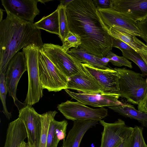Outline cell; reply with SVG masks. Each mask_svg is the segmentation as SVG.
I'll use <instances>...</instances> for the list:
<instances>
[{
  "instance_id": "484cf974",
  "label": "cell",
  "mask_w": 147,
  "mask_h": 147,
  "mask_svg": "<svg viewBox=\"0 0 147 147\" xmlns=\"http://www.w3.org/2000/svg\"><path fill=\"white\" fill-rule=\"evenodd\" d=\"M120 50L123 57L134 62L139 67L143 76H147V65L139 53L134 50Z\"/></svg>"
},
{
  "instance_id": "5b68a950",
  "label": "cell",
  "mask_w": 147,
  "mask_h": 147,
  "mask_svg": "<svg viewBox=\"0 0 147 147\" xmlns=\"http://www.w3.org/2000/svg\"><path fill=\"white\" fill-rule=\"evenodd\" d=\"M40 79L43 89L57 92L67 89L69 78L40 49L38 54Z\"/></svg>"
},
{
  "instance_id": "f1b7e54d",
  "label": "cell",
  "mask_w": 147,
  "mask_h": 147,
  "mask_svg": "<svg viewBox=\"0 0 147 147\" xmlns=\"http://www.w3.org/2000/svg\"><path fill=\"white\" fill-rule=\"evenodd\" d=\"M62 49L67 52L72 47L77 49L82 43L81 38L78 34L70 31L67 37L62 42Z\"/></svg>"
},
{
  "instance_id": "f35d334b",
  "label": "cell",
  "mask_w": 147,
  "mask_h": 147,
  "mask_svg": "<svg viewBox=\"0 0 147 147\" xmlns=\"http://www.w3.org/2000/svg\"><path fill=\"white\" fill-rule=\"evenodd\" d=\"M52 0H38V2H40L42 3L45 4V3L49 2V1H52Z\"/></svg>"
},
{
  "instance_id": "7a4b0ae2",
  "label": "cell",
  "mask_w": 147,
  "mask_h": 147,
  "mask_svg": "<svg viewBox=\"0 0 147 147\" xmlns=\"http://www.w3.org/2000/svg\"><path fill=\"white\" fill-rule=\"evenodd\" d=\"M6 13L0 21V72L5 74L11 60L21 49L30 45L41 49L44 44L40 29L33 23Z\"/></svg>"
},
{
  "instance_id": "4dcf8cb0",
  "label": "cell",
  "mask_w": 147,
  "mask_h": 147,
  "mask_svg": "<svg viewBox=\"0 0 147 147\" xmlns=\"http://www.w3.org/2000/svg\"><path fill=\"white\" fill-rule=\"evenodd\" d=\"M112 40L113 47L117 48L120 50H134L128 45L121 40L113 37Z\"/></svg>"
},
{
  "instance_id": "4fadbf2b",
  "label": "cell",
  "mask_w": 147,
  "mask_h": 147,
  "mask_svg": "<svg viewBox=\"0 0 147 147\" xmlns=\"http://www.w3.org/2000/svg\"><path fill=\"white\" fill-rule=\"evenodd\" d=\"M83 66L102 86L104 94H119L120 76L114 69H103L82 63Z\"/></svg>"
},
{
  "instance_id": "f546056e",
  "label": "cell",
  "mask_w": 147,
  "mask_h": 147,
  "mask_svg": "<svg viewBox=\"0 0 147 147\" xmlns=\"http://www.w3.org/2000/svg\"><path fill=\"white\" fill-rule=\"evenodd\" d=\"M110 59L111 62L114 66L121 67L125 66L130 68H132L131 62L125 57L119 56L111 51H109L106 56Z\"/></svg>"
},
{
  "instance_id": "8992f818",
  "label": "cell",
  "mask_w": 147,
  "mask_h": 147,
  "mask_svg": "<svg viewBox=\"0 0 147 147\" xmlns=\"http://www.w3.org/2000/svg\"><path fill=\"white\" fill-rule=\"evenodd\" d=\"M41 50L68 78L84 68L82 63L65 51L61 46L52 43H44Z\"/></svg>"
},
{
  "instance_id": "44dd1931",
  "label": "cell",
  "mask_w": 147,
  "mask_h": 147,
  "mask_svg": "<svg viewBox=\"0 0 147 147\" xmlns=\"http://www.w3.org/2000/svg\"><path fill=\"white\" fill-rule=\"evenodd\" d=\"M120 115L138 121L143 127L147 128V113L136 109L128 103L108 107Z\"/></svg>"
},
{
  "instance_id": "ab89813d",
  "label": "cell",
  "mask_w": 147,
  "mask_h": 147,
  "mask_svg": "<svg viewBox=\"0 0 147 147\" xmlns=\"http://www.w3.org/2000/svg\"><path fill=\"white\" fill-rule=\"evenodd\" d=\"M2 10L1 11V9H0V21L2 20H3V11H2Z\"/></svg>"
},
{
  "instance_id": "d6986e66",
  "label": "cell",
  "mask_w": 147,
  "mask_h": 147,
  "mask_svg": "<svg viewBox=\"0 0 147 147\" xmlns=\"http://www.w3.org/2000/svg\"><path fill=\"white\" fill-rule=\"evenodd\" d=\"M108 32L111 36L126 43L140 54L147 55V45L139 40L136 36L122 28L114 25L108 29Z\"/></svg>"
},
{
  "instance_id": "ac0fdd59",
  "label": "cell",
  "mask_w": 147,
  "mask_h": 147,
  "mask_svg": "<svg viewBox=\"0 0 147 147\" xmlns=\"http://www.w3.org/2000/svg\"><path fill=\"white\" fill-rule=\"evenodd\" d=\"M27 138L25 125L18 117L8 124L3 147H20Z\"/></svg>"
},
{
  "instance_id": "e0dca14e",
  "label": "cell",
  "mask_w": 147,
  "mask_h": 147,
  "mask_svg": "<svg viewBox=\"0 0 147 147\" xmlns=\"http://www.w3.org/2000/svg\"><path fill=\"white\" fill-rule=\"evenodd\" d=\"M98 121L94 120H75L64 140L63 147H80L82 140L86 132L95 126Z\"/></svg>"
},
{
  "instance_id": "60d3db41",
  "label": "cell",
  "mask_w": 147,
  "mask_h": 147,
  "mask_svg": "<svg viewBox=\"0 0 147 147\" xmlns=\"http://www.w3.org/2000/svg\"><path fill=\"white\" fill-rule=\"evenodd\" d=\"M146 82L147 83V78H146Z\"/></svg>"
},
{
  "instance_id": "1f68e13d",
  "label": "cell",
  "mask_w": 147,
  "mask_h": 147,
  "mask_svg": "<svg viewBox=\"0 0 147 147\" xmlns=\"http://www.w3.org/2000/svg\"><path fill=\"white\" fill-rule=\"evenodd\" d=\"M138 28L143 35V40L147 45V17L140 21L137 22Z\"/></svg>"
},
{
  "instance_id": "d6a6232c",
  "label": "cell",
  "mask_w": 147,
  "mask_h": 147,
  "mask_svg": "<svg viewBox=\"0 0 147 147\" xmlns=\"http://www.w3.org/2000/svg\"><path fill=\"white\" fill-rule=\"evenodd\" d=\"M93 1L97 9L112 8L111 0H94Z\"/></svg>"
},
{
  "instance_id": "7c38bea8",
  "label": "cell",
  "mask_w": 147,
  "mask_h": 147,
  "mask_svg": "<svg viewBox=\"0 0 147 147\" xmlns=\"http://www.w3.org/2000/svg\"><path fill=\"white\" fill-rule=\"evenodd\" d=\"M6 13L27 22L33 23L40 13L38 0H1Z\"/></svg>"
},
{
  "instance_id": "83f0119b",
  "label": "cell",
  "mask_w": 147,
  "mask_h": 147,
  "mask_svg": "<svg viewBox=\"0 0 147 147\" xmlns=\"http://www.w3.org/2000/svg\"><path fill=\"white\" fill-rule=\"evenodd\" d=\"M143 128L137 125L134 127L129 147H147L143 135Z\"/></svg>"
},
{
  "instance_id": "5bb4252c",
  "label": "cell",
  "mask_w": 147,
  "mask_h": 147,
  "mask_svg": "<svg viewBox=\"0 0 147 147\" xmlns=\"http://www.w3.org/2000/svg\"><path fill=\"white\" fill-rule=\"evenodd\" d=\"M67 89L91 94H102L104 92L102 86L84 67L80 71L69 78Z\"/></svg>"
},
{
  "instance_id": "8d00e7d4",
  "label": "cell",
  "mask_w": 147,
  "mask_h": 147,
  "mask_svg": "<svg viewBox=\"0 0 147 147\" xmlns=\"http://www.w3.org/2000/svg\"><path fill=\"white\" fill-rule=\"evenodd\" d=\"M20 147H30L28 142L23 141L21 144Z\"/></svg>"
},
{
  "instance_id": "8fae6325",
  "label": "cell",
  "mask_w": 147,
  "mask_h": 147,
  "mask_svg": "<svg viewBox=\"0 0 147 147\" xmlns=\"http://www.w3.org/2000/svg\"><path fill=\"white\" fill-rule=\"evenodd\" d=\"M98 10L108 29L113 26H116L143 39V36L138 28L137 22L134 20L112 8Z\"/></svg>"
},
{
  "instance_id": "4316f807",
  "label": "cell",
  "mask_w": 147,
  "mask_h": 147,
  "mask_svg": "<svg viewBox=\"0 0 147 147\" xmlns=\"http://www.w3.org/2000/svg\"><path fill=\"white\" fill-rule=\"evenodd\" d=\"M8 92L6 84L5 74L0 72V98L3 107V112L7 119L10 120L11 114L8 112L6 105V95Z\"/></svg>"
},
{
  "instance_id": "277c9868",
  "label": "cell",
  "mask_w": 147,
  "mask_h": 147,
  "mask_svg": "<svg viewBox=\"0 0 147 147\" xmlns=\"http://www.w3.org/2000/svg\"><path fill=\"white\" fill-rule=\"evenodd\" d=\"M40 49L34 45L22 49L26 59L28 76L27 94L24 101L31 106L38 102L43 96V89L40 80L38 70V54Z\"/></svg>"
},
{
  "instance_id": "2e32d148",
  "label": "cell",
  "mask_w": 147,
  "mask_h": 147,
  "mask_svg": "<svg viewBox=\"0 0 147 147\" xmlns=\"http://www.w3.org/2000/svg\"><path fill=\"white\" fill-rule=\"evenodd\" d=\"M111 7L136 22L147 17V0H111Z\"/></svg>"
},
{
  "instance_id": "74e56055",
  "label": "cell",
  "mask_w": 147,
  "mask_h": 147,
  "mask_svg": "<svg viewBox=\"0 0 147 147\" xmlns=\"http://www.w3.org/2000/svg\"><path fill=\"white\" fill-rule=\"evenodd\" d=\"M140 55L147 65V55L141 54Z\"/></svg>"
},
{
  "instance_id": "b9f144b4",
  "label": "cell",
  "mask_w": 147,
  "mask_h": 147,
  "mask_svg": "<svg viewBox=\"0 0 147 147\" xmlns=\"http://www.w3.org/2000/svg\"><path fill=\"white\" fill-rule=\"evenodd\" d=\"M61 147H63L62 146Z\"/></svg>"
},
{
  "instance_id": "9a60e30c",
  "label": "cell",
  "mask_w": 147,
  "mask_h": 147,
  "mask_svg": "<svg viewBox=\"0 0 147 147\" xmlns=\"http://www.w3.org/2000/svg\"><path fill=\"white\" fill-rule=\"evenodd\" d=\"M72 98L85 105L94 107H103L122 104L119 100V94H95L76 93L68 89L64 90Z\"/></svg>"
},
{
  "instance_id": "9c48e42d",
  "label": "cell",
  "mask_w": 147,
  "mask_h": 147,
  "mask_svg": "<svg viewBox=\"0 0 147 147\" xmlns=\"http://www.w3.org/2000/svg\"><path fill=\"white\" fill-rule=\"evenodd\" d=\"M99 121L103 127L100 147H117L132 134L133 130L134 127L127 126L120 119L113 123L102 120Z\"/></svg>"
},
{
  "instance_id": "52a82bcc",
  "label": "cell",
  "mask_w": 147,
  "mask_h": 147,
  "mask_svg": "<svg viewBox=\"0 0 147 147\" xmlns=\"http://www.w3.org/2000/svg\"><path fill=\"white\" fill-rule=\"evenodd\" d=\"M57 108L66 119L73 121L82 120L99 121L108 115V110L104 107L93 109L78 101L67 100L58 105Z\"/></svg>"
},
{
  "instance_id": "603a6c76",
  "label": "cell",
  "mask_w": 147,
  "mask_h": 147,
  "mask_svg": "<svg viewBox=\"0 0 147 147\" xmlns=\"http://www.w3.org/2000/svg\"><path fill=\"white\" fill-rule=\"evenodd\" d=\"M36 27L49 32L59 35V15L57 8L53 12L44 16L38 21L34 23Z\"/></svg>"
},
{
  "instance_id": "6da1fadb",
  "label": "cell",
  "mask_w": 147,
  "mask_h": 147,
  "mask_svg": "<svg viewBox=\"0 0 147 147\" xmlns=\"http://www.w3.org/2000/svg\"><path fill=\"white\" fill-rule=\"evenodd\" d=\"M70 31L78 35L79 48L102 58L113 47L112 37L92 0H74L66 7Z\"/></svg>"
},
{
  "instance_id": "e575fe53",
  "label": "cell",
  "mask_w": 147,
  "mask_h": 147,
  "mask_svg": "<svg viewBox=\"0 0 147 147\" xmlns=\"http://www.w3.org/2000/svg\"><path fill=\"white\" fill-rule=\"evenodd\" d=\"M131 135L123 141L117 147H129Z\"/></svg>"
},
{
  "instance_id": "d4e9b609",
  "label": "cell",
  "mask_w": 147,
  "mask_h": 147,
  "mask_svg": "<svg viewBox=\"0 0 147 147\" xmlns=\"http://www.w3.org/2000/svg\"><path fill=\"white\" fill-rule=\"evenodd\" d=\"M57 8L59 15V36L62 42L67 37L70 30L66 11V7L59 5Z\"/></svg>"
},
{
  "instance_id": "7402d4cb",
  "label": "cell",
  "mask_w": 147,
  "mask_h": 147,
  "mask_svg": "<svg viewBox=\"0 0 147 147\" xmlns=\"http://www.w3.org/2000/svg\"><path fill=\"white\" fill-rule=\"evenodd\" d=\"M67 52L81 63L89 64L99 69H105L110 68L102 62L101 58L88 53L80 48H73Z\"/></svg>"
},
{
  "instance_id": "cb8c5ba5",
  "label": "cell",
  "mask_w": 147,
  "mask_h": 147,
  "mask_svg": "<svg viewBox=\"0 0 147 147\" xmlns=\"http://www.w3.org/2000/svg\"><path fill=\"white\" fill-rule=\"evenodd\" d=\"M57 113L56 111H50L41 114L42 130L39 147H46L49 124Z\"/></svg>"
},
{
  "instance_id": "ba28073f",
  "label": "cell",
  "mask_w": 147,
  "mask_h": 147,
  "mask_svg": "<svg viewBox=\"0 0 147 147\" xmlns=\"http://www.w3.org/2000/svg\"><path fill=\"white\" fill-rule=\"evenodd\" d=\"M26 71L27 64L24 54L22 51L19 52L11 60L5 74L9 94L13 98L19 111L20 106L22 105L21 104L25 105L19 101L17 98V87L22 76Z\"/></svg>"
},
{
  "instance_id": "ffe728a7",
  "label": "cell",
  "mask_w": 147,
  "mask_h": 147,
  "mask_svg": "<svg viewBox=\"0 0 147 147\" xmlns=\"http://www.w3.org/2000/svg\"><path fill=\"white\" fill-rule=\"evenodd\" d=\"M68 123L67 120L57 121L53 119L49 128L46 147H57L59 142L66 138Z\"/></svg>"
},
{
  "instance_id": "3957f363",
  "label": "cell",
  "mask_w": 147,
  "mask_h": 147,
  "mask_svg": "<svg viewBox=\"0 0 147 147\" xmlns=\"http://www.w3.org/2000/svg\"><path fill=\"white\" fill-rule=\"evenodd\" d=\"M119 73L120 96L131 104L138 105L147 90V83L142 74L124 68H114Z\"/></svg>"
},
{
  "instance_id": "836d02e7",
  "label": "cell",
  "mask_w": 147,
  "mask_h": 147,
  "mask_svg": "<svg viewBox=\"0 0 147 147\" xmlns=\"http://www.w3.org/2000/svg\"><path fill=\"white\" fill-rule=\"evenodd\" d=\"M138 110L147 113V90L142 100L138 104Z\"/></svg>"
},
{
  "instance_id": "30bf717a",
  "label": "cell",
  "mask_w": 147,
  "mask_h": 147,
  "mask_svg": "<svg viewBox=\"0 0 147 147\" xmlns=\"http://www.w3.org/2000/svg\"><path fill=\"white\" fill-rule=\"evenodd\" d=\"M19 118L25 126L30 147H39L42 130L41 114L31 106L26 105L19 111Z\"/></svg>"
},
{
  "instance_id": "d590c367",
  "label": "cell",
  "mask_w": 147,
  "mask_h": 147,
  "mask_svg": "<svg viewBox=\"0 0 147 147\" xmlns=\"http://www.w3.org/2000/svg\"><path fill=\"white\" fill-rule=\"evenodd\" d=\"M74 0H63L60 1V4H59L61 5L66 7Z\"/></svg>"
}]
</instances>
